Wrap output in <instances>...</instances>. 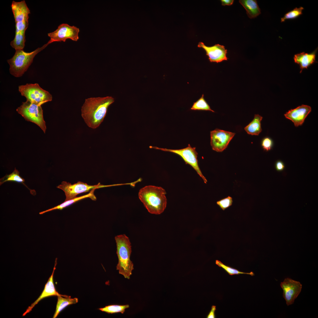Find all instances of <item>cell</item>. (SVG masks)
<instances>
[{
  "label": "cell",
  "mask_w": 318,
  "mask_h": 318,
  "mask_svg": "<svg viewBox=\"0 0 318 318\" xmlns=\"http://www.w3.org/2000/svg\"><path fill=\"white\" fill-rule=\"evenodd\" d=\"M19 172L16 168L12 173L6 175L0 179V185L7 181H14L22 183L27 187L24 183V179L22 178L19 175Z\"/></svg>",
  "instance_id": "21"
},
{
  "label": "cell",
  "mask_w": 318,
  "mask_h": 318,
  "mask_svg": "<svg viewBox=\"0 0 318 318\" xmlns=\"http://www.w3.org/2000/svg\"><path fill=\"white\" fill-rule=\"evenodd\" d=\"M312 110L310 106L302 105L289 110L284 114L285 117L294 123L296 127L302 125Z\"/></svg>",
  "instance_id": "13"
},
{
  "label": "cell",
  "mask_w": 318,
  "mask_h": 318,
  "mask_svg": "<svg viewBox=\"0 0 318 318\" xmlns=\"http://www.w3.org/2000/svg\"><path fill=\"white\" fill-rule=\"evenodd\" d=\"M64 297L61 296H57V302L53 318H56L60 312L67 306L75 304L78 302V299L77 298H72L70 296L69 297Z\"/></svg>",
  "instance_id": "20"
},
{
  "label": "cell",
  "mask_w": 318,
  "mask_h": 318,
  "mask_svg": "<svg viewBox=\"0 0 318 318\" xmlns=\"http://www.w3.org/2000/svg\"><path fill=\"white\" fill-rule=\"evenodd\" d=\"M21 95L24 96L26 100L41 105L52 100L51 95L41 88L37 83L26 84L19 87Z\"/></svg>",
  "instance_id": "5"
},
{
  "label": "cell",
  "mask_w": 318,
  "mask_h": 318,
  "mask_svg": "<svg viewBox=\"0 0 318 318\" xmlns=\"http://www.w3.org/2000/svg\"><path fill=\"white\" fill-rule=\"evenodd\" d=\"M221 4L222 6H230L232 5L234 2L233 0H221Z\"/></svg>",
  "instance_id": "31"
},
{
  "label": "cell",
  "mask_w": 318,
  "mask_h": 318,
  "mask_svg": "<svg viewBox=\"0 0 318 318\" xmlns=\"http://www.w3.org/2000/svg\"><path fill=\"white\" fill-rule=\"evenodd\" d=\"M57 259L55 261V263L54 269L52 275L49 278L44 288L42 293L38 298L31 305L28 307L25 312L23 314V316L27 314L29 312L33 307L39 302L41 300L45 297L51 296H61L64 297H69L70 296L66 295H62L59 294L56 290L53 282V275L55 270L56 269V266L57 264Z\"/></svg>",
  "instance_id": "14"
},
{
  "label": "cell",
  "mask_w": 318,
  "mask_h": 318,
  "mask_svg": "<svg viewBox=\"0 0 318 318\" xmlns=\"http://www.w3.org/2000/svg\"><path fill=\"white\" fill-rule=\"evenodd\" d=\"M149 147L151 148L172 152L179 155L185 161L186 164L189 165L193 168L198 174L202 178L204 183H206L207 181L202 173L198 166L197 158L198 153L196 151L195 147H192L189 144L186 148L180 149H168L151 146H150Z\"/></svg>",
  "instance_id": "7"
},
{
  "label": "cell",
  "mask_w": 318,
  "mask_h": 318,
  "mask_svg": "<svg viewBox=\"0 0 318 318\" xmlns=\"http://www.w3.org/2000/svg\"><path fill=\"white\" fill-rule=\"evenodd\" d=\"M216 307L215 305H212L211 307V309L206 318H215L216 316L215 312L216 310Z\"/></svg>",
  "instance_id": "30"
},
{
  "label": "cell",
  "mask_w": 318,
  "mask_h": 318,
  "mask_svg": "<svg viewBox=\"0 0 318 318\" xmlns=\"http://www.w3.org/2000/svg\"><path fill=\"white\" fill-rule=\"evenodd\" d=\"M317 49L313 52L308 53L302 52L294 55V62L298 64L300 69V73L304 69H307L315 62L316 54Z\"/></svg>",
  "instance_id": "16"
},
{
  "label": "cell",
  "mask_w": 318,
  "mask_h": 318,
  "mask_svg": "<svg viewBox=\"0 0 318 318\" xmlns=\"http://www.w3.org/2000/svg\"><path fill=\"white\" fill-rule=\"evenodd\" d=\"M103 187L100 183L95 185H89L86 183L78 181L72 184L66 181H62L57 188L63 190L66 196L65 201H67L76 198L79 194L88 192L91 190L96 189Z\"/></svg>",
  "instance_id": "9"
},
{
  "label": "cell",
  "mask_w": 318,
  "mask_h": 318,
  "mask_svg": "<svg viewBox=\"0 0 318 318\" xmlns=\"http://www.w3.org/2000/svg\"><path fill=\"white\" fill-rule=\"evenodd\" d=\"M11 7L15 23L28 21L30 11L24 0L20 2L13 1Z\"/></svg>",
  "instance_id": "15"
},
{
  "label": "cell",
  "mask_w": 318,
  "mask_h": 318,
  "mask_svg": "<svg viewBox=\"0 0 318 318\" xmlns=\"http://www.w3.org/2000/svg\"><path fill=\"white\" fill-rule=\"evenodd\" d=\"M115 240L118 260L117 269L125 278L129 279L134 269L133 264L130 259L132 252L131 243L125 234L116 236Z\"/></svg>",
  "instance_id": "3"
},
{
  "label": "cell",
  "mask_w": 318,
  "mask_h": 318,
  "mask_svg": "<svg viewBox=\"0 0 318 318\" xmlns=\"http://www.w3.org/2000/svg\"><path fill=\"white\" fill-rule=\"evenodd\" d=\"M16 110L26 120L35 123L45 133L46 127L41 105L26 100L23 102Z\"/></svg>",
  "instance_id": "6"
},
{
  "label": "cell",
  "mask_w": 318,
  "mask_h": 318,
  "mask_svg": "<svg viewBox=\"0 0 318 318\" xmlns=\"http://www.w3.org/2000/svg\"><path fill=\"white\" fill-rule=\"evenodd\" d=\"M239 2L246 9L250 18H255L261 14V10L256 0H240Z\"/></svg>",
  "instance_id": "17"
},
{
  "label": "cell",
  "mask_w": 318,
  "mask_h": 318,
  "mask_svg": "<svg viewBox=\"0 0 318 318\" xmlns=\"http://www.w3.org/2000/svg\"><path fill=\"white\" fill-rule=\"evenodd\" d=\"M216 264L219 267L223 269L229 275H238L240 274H246L250 275L252 276L254 275V273L253 272L251 271L250 273H245L239 271L236 269L224 264L221 261L217 260L216 261Z\"/></svg>",
  "instance_id": "25"
},
{
  "label": "cell",
  "mask_w": 318,
  "mask_h": 318,
  "mask_svg": "<svg viewBox=\"0 0 318 318\" xmlns=\"http://www.w3.org/2000/svg\"><path fill=\"white\" fill-rule=\"evenodd\" d=\"M272 140L270 138H264L261 142V146L264 150L268 151L271 150L273 145Z\"/></svg>",
  "instance_id": "28"
},
{
  "label": "cell",
  "mask_w": 318,
  "mask_h": 318,
  "mask_svg": "<svg viewBox=\"0 0 318 318\" xmlns=\"http://www.w3.org/2000/svg\"><path fill=\"white\" fill-rule=\"evenodd\" d=\"M111 96L86 99L82 107L81 115L87 125L95 129L103 122L109 107L114 102Z\"/></svg>",
  "instance_id": "1"
},
{
  "label": "cell",
  "mask_w": 318,
  "mask_h": 318,
  "mask_svg": "<svg viewBox=\"0 0 318 318\" xmlns=\"http://www.w3.org/2000/svg\"><path fill=\"white\" fill-rule=\"evenodd\" d=\"M49 44L48 42L42 47L30 52H25L23 49L16 50L13 57L7 60L10 74L16 77L22 76L32 63L36 55Z\"/></svg>",
  "instance_id": "4"
},
{
  "label": "cell",
  "mask_w": 318,
  "mask_h": 318,
  "mask_svg": "<svg viewBox=\"0 0 318 318\" xmlns=\"http://www.w3.org/2000/svg\"><path fill=\"white\" fill-rule=\"evenodd\" d=\"M95 190V189L92 190L89 193L83 196L76 197L71 200L65 201L62 203L53 208L40 212L39 214H42L47 212L57 209L62 210L77 201L87 198H89L92 200L96 201V198L94 194V192Z\"/></svg>",
  "instance_id": "18"
},
{
  "label": "cell",
  "mask_w": 318,
  "mask_h": 318,
  "mask_svg": "<svg viewBox=\"0 0 318 318\" xmlns=\"http://www.w3.org/2000/svg\"><path fill=\"white\" fill-rule=\"evenodd\" d=\"M263 117L259 114L254 115L252 120L244 128L247 133L251 135H258L262 130L261 121Z\"/></svg>",
  "instance_id": "19"
},
{
  "label": "cell",
  "mask_w": 318,
  "mask_h": 318,
  "mask_svg": "<svg viewBox=\"0 0 318 318\" xmlns=\"http://www.w3.org/2000/svg\"><path fill=\"white\" fill-rule=\"evenodd\" d=\"M198 47L202 48L205 50L211 62L218 63L228 59L226 56L227 50L223 45L217 44L208 47L205 45L203 43L200 42Z\"/></svg>",
  "instance_id": "12"
},
{
  "label": "cell",
  "mask_w": 318,
  "mask_h": 318,
  "mask_svg": "<svg viewBox=\"0 0 318 318\" xmlns=\"http://www.w3.org/2000/svg\"><path fill=\"white\" fill-rule=\"evenodd\" d=\"M304 9V8L302 7H296L286 13L284 17L281 18V22H284L287 19H294L298 17L302 14V11Z\"/></svg>",
  "instance_id": "26"
},
{
  "label": "cell",
  "mask_w": 318,
  "mask_h": 318,
  "mask_svg": "<svg viewBox=\"0 0 318 318\" xmlns=\"http://www.w3.org/2000/svg\"><path fill=\"white\" fill-rule=\"evenodd\" d=\"M275 167L278 171H281L284 170L285 166L284 163L280 160L277 161L275 164Z\"/></svg>",
  "instance_id": "29"
},
{
  "label": "cell",
  "mask_w": 318,
  "mask_h": 318,
  "mask_svg": "<svg viewBox=\"0 0 318 318\" xmlns=\"http://www.w3.org/2000/svg\"><path fill=\"white\" fill-rule=\"evenodd\" d=\"M80 31L79 29L76 26L62 23L60 24L55 31L48 34L50 38L48 42L50 44L54 42H65L68 39L77 41L79 39Z\"/></svg>",
  "instance_id": "8"
},
{
  "label": "cell",
  "mask_w": 318,
  "mask_h": 318,
  "mask_svg": "<svg viewBox=\"0 0 318 318\" xmlns=\"http://www.w3.org/2000/svg\"><path fill=\"white\" fill-rule=\"evenodd\" d=\"M204 94L196 101L194 102L191 109L193 110H202L215 112L212 110L209 105L205 100Z\"/></svg>",
  "instance_id": "24"
},
{
  "label": "cell",
  "mask_w": 318,
  "mask_h": 318,
  "mask_svg": "<svg viewBox=\"0 0 318 318\" xmlns=\"http://www.w3.org/2000/svg\"><path fill=\"white\" fill-rule=\"evenodd\" d=\"M25 41V33H15V37L10 42V45L16 50L23 49Z\"/></svg>",
  "instance_id": "22"
},
{
  "label": "cell",
  "mask_w": 318,
  "mask_h": 318,
  "mask_svg": "<svg viewBox=\"0 0 318 318\" xmlns=\"http://www.w3.org/2000/svg\"><path fill=\"white\" fill-rule=\"evenodd\" d=\"M235 134L234 132L218 129L211 131V145L212 149L217 152L223 151Z\"/></svg>",
  "instance_id": "10"
},
{
  "label": "cell",
  "mask_w": 318,
  "mask_h": 318,
  "mask_svg": "<svg viewBox=\"0 0 318 318\" xmlns=\"http://www.w3.org/2000/svg\"><path fill=\"white\" fill-rule=\"evenodd\" d=\"M129 307V306L128 304L125 305H111L106 306L103 308H99V310L108 314H113L117 313H121L123 314L125 312V309Z\"/></svg>",
  "instance_id": "23"
},
{
  "label": "cell",
  "mask_w": 318,
  "mask_h": 318,
  "mask_svg": "<svg viewBox=\"0 0 318 318\" xmlns=\"http://www.w3.org/2000/svg\"><path fill=\"white\" fill-rule=\"evenodd\" d=\"M166 193L161 187L148 186L140 190L138 196L149 213L158 215L162 213L166 207Z\"/></svg>",
  "instance_id": "2"
},
{
  "label": "cell",
  "mask_w": 318,
  "mask_h": 318,
  "mask_svg": "<svg viewBox=\"0 0 318 318\" xmlns=\"http://www.w3.org/2000/svg\"><path fill=\"white\" fill-rule=\"evenodd\" d=\"M280 286L283 290V297L287 305L292 304L301 292L302 285L299 281L287 278L281 283Z\"/></svg>",
  "instance_id": "11"
},
{
  "label": "cell",
  "mask_w": 318,
  "mask_h": 318,
  "mask_svg": "<svg viewBox=\"0 0 318 318\" xmlns=\"http://www.w3.org/2000/svg\"><path fill=\"white\" fill-rule=\"evenodd\" d=\"M232 203V198L230 196L218 201L216 202L217 204L223 211L231 206Z\"/></svg>",
  "instance_id": "27"
}]
</instances>
